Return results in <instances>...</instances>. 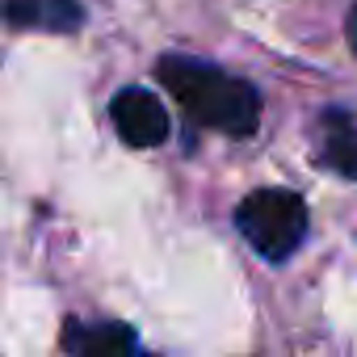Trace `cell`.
<instances>
[{
  "instance_id": "5",
  "label": "cell",
  "mask_w": 357,
  "mask_h": 357,
  "mask_svg": "<svg viewBox=\"0 0 357 357\" xmlns=\"http://www.w3.org/2000/svg\"><path fill=\"white\" fill-rule=\"evenodd\" d=\"M63 344L76 349V353H130L135 349V332L122 328V324H101V328H80V324H68L63 332Z\"/></svg>"
},
{
  "instance_id": "4",
  "label": "cell",
  "mask_w": 357,
  "mask_h": 357,
  "mask_svg": "<svg viewBox=\"0 0 357 357\" xmlns=\"http://www.w3.org/2000/svg\"><path fill=\"white\" fill-rule=\"evenodd\" d=\"M0 13H5L9 26H34V30H76L80 26V5L76 0H5L0 5Z\"/></svg>"
},
{
  "instance_id": "2",
  "label": "cell",
  "mask_w": 357,
  "mask_h": 357,
  "mask_svg": "<svg viewBox=\"0 0 357 357\" xmlns=\"http://www.w3.org/2000/svg\"><path fill=\"white\" fill-rule=\"evenodd\" d=\"M240 236L265 261H286L307 236V202L294 190H252L236 206Z\"/></svg>"
},
{
  "instance_id": "1",
  "label": "cell",
  "mask_w": 357,
  "mask_h": 357,
  "mask_svg": "<svg viewBox=\"0 0 357 357\" xmlns=\"http://www.w3.org/2000/svg\"><path fill=\"white\" fill-rule=\"evenodd\" d=\"M155 76L168 89V97L198 126L244 139L261 122V97H257V89L248 80H236V76H227L219 68H206V63H194V59H181V55L160 59Z\"/></svg>"
},
{
  "instance_id": "3",
  "label": "cell",
  "mask_w": 357,
  "mask_h": 357,
  "mask_svg": "<svg viewBox=\"0 0 357 357\" xmlns=\"http://www.w3.org/2000/svg\"><path fill=\"white\" fill-rule=\"evenodd\" d=\"M109 118L130 147H160L168 139V109L155 93L147 89H122L109 101Z\"/></svg>"
},
{
  "instance_id": "6",
  "label": "cell",
  "mask_w": 357,
  "mask_h": 357,
  "mask_svg": "<svg viewBox=\"0 0 357 357\" xmlns=\"http://www.w3.org/2000/svg\"><path fill=\"white\" fill-rule=\"evenodd\" d=\"M324 130H328V143H324V155L328 164L349 176V181H357V130L344 114H328L324 118Z\"/></svg>"
},
{
  "instance_id": "7",
  "label": "cell",
  "mask_w": 357,
  "mask_h": 357,
  "mask_svg": "<svg viewBox=\"0 0 357 357\" xmlns=\"http://www.w3.org/2000/svg\"><path fill=\"white\" fill-rule=\"evenodd\" d=\"M344 34H349V47H353V55H357V9L349 13V26H344Z\"/></svg>"
}]
</instances>
